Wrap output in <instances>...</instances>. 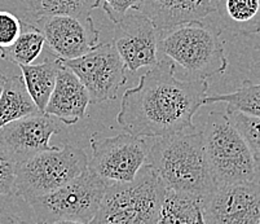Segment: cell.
Segmentation results:
<instances>
[{
    "label": "cell",
    "mask_w": 260,
    "mask_h": 224,
    "mask_svg": "<svg viewBox=\"0 0 260 224\" xmlns=\"http://www.w3.org/2000/svg\"><path fill=\"white\" fill-rule=\"evenodd\" d=\"M175 63L162 58L123 93L117 122L127 134L155 139L194 130L193 117L205 105L207 79L175 75Z\"/></svg>",
    "instance_id": "1"
},
{
    "label": "cell",
    "mask_w": 260,
    "mask_h": 224,
    "mask_svg": "<svg viewBox=\"0 0 260 224\" xmlns=\"http://www.w3.org/2000/svg\"><path fill=\"white\" fill-rule=\"evenodd\" d=\"M146 162L170 190L203 201L216 188L203 150L202 131L196 129L155 138L149 143Z\"/></svg>",
    "instance_id": "2"
},
{
    "label": "cell",
    "mask_w": 260,
    "mask_h": 224,
    "mask_svg": "<svg viewBox=\"0 0 260 224\" xmlns=\"http://www.w3.org/2000/svg\"><path fill=\"white\" fill-rule=\"evenodd\" d=\"M158 49L179 65L186 78L207 79L228 68L221 29L201 20L181 23L159 34Z\"/></svg>",
    "instance_id": "3"
},
{
    "label": "cell",
    "mask_w": 260,
    "mask_h": 224,
    "mask_svg": "<svg viewBox=\"0 0 260 224\" xmlns=\"http://www.w3.org/2000/svg\"><path fill=\"white\" fill-rule=\"evenodd\" d=\"M166 192L155 170L145 164L134 180L108 183L91 224H158Z\"/></svg>",
    "instance_id": "4"
},
{
    "label": "cell",
    "mask_w": 260,
    "mask_h": 224,
    "mask_svg": "<svg viewBox=\"0 0 260 224\" xmlns=\"http://www.w3.org/2000/svg\"><path fill=\"white\" fill-rule=\"evenodd\" d=\"M203 150L215 187L255 179L257 171L249 147L228 114L211 110L202 130Z\"/></svg>",
    "instance_id": "5"
},
{
    "label": "cell",
    "mask_w": 260,
    "mask_h": 224,
    "mask_svg": "<svg viewBox=\"0 0 260 224\" xmlns=\"http://www.w3.org/2000/svg\"><path fill=\"white\" fill-rule=\"evenodd\" d=\"M87 169L86 152L70 144L42 152L16 166L15 195L26 202L39 199L69 183Z\"/></svg>",
    "instance_id": "6"
},
{
    "label": "cell",
    "mask_w": 260,
    "mask_h": 224,
    "mask_svg": "<svg viewBox=\"0 0 260 224\" xmlns=\"http://www.w3.org/2000/svg\"><path fill=\"white\" fill-rule=\"evenodd\" d=\"M106 185L108 183L88 167L61 188L27 204L40 223L74 220L91 224L103 201Z\"/></svg>",
    "instance_id": "7"
},
{
    "label": "cell",
    "mask_w": 260,
    "mask_h": 224,
    "mask_svg": "<svg viewBox=\"0 0 260 224\" xmlns=\"http://www.w3.org/2000/svg\"><path fill=\"white\" fill-rule=\"evenodd\" d=\"M92 158L88 167L106 183H127L134 180L146 164L149 143L144 138L118 134L104 136L93 133L89 139Z\"/></svg>",
    "instance_id": "8"
},
{
    "label": "cell",
    "mask_w": 260,
    "mask_h": 224,
    "mask_svg": "<svg viewBox=\"0 0 260 224\" xmlns=\"http://www.w3.org/2000/svg\"><path fill=\"white\" fill-rule=\"evenodd\" d=\"M61 61L86 87L91 104L115 100L127 81L126 67L113 42L100 43L82 57Z\"/></svg>",
    "instance_id": "9"
},
{
    "label": "cell",
    "mask_w": 260,
    "mask_h": 224,
    "mask_svg": "<svg viewBox=\"0 0 260 224\" xmlns=\"http://www.w3.org/2000/svg\"><path fill=\"white\" fill-rule=\"evenodd\" d=\"M206 224H257L260 220V176L215 188L203 200Z\"/></svg>",
    "instance_id": "10"
},
{
    "label": "cell",
    "mask_w": 260,
    "mask_h": 224,
    "mask_svg": "<svg viewBox=\"0 0 260 224\" xmlns=\"http://www.w3.org/2000/svg\"><path fill=\"white\" fill-rule=\"evenodd\" d=\"M159 34L152 20L140 11L128 12L115 23L113 44L126 69L136 73L157 65L159 61Z\"/></svg>",
    "instance_id": "11"
},
{
    "label": "cell",
    "mask_w": 260,
    "mask_h": 224,
    "mask_svg": "<svg viewBox=\"0 0 260 224\" xmlns=\"http://www.w3.org/2000/svg\"><path fill=\"white\" fill-rule=\"evenodd\" d=\"M46 43L61 60H74L87 55L100 44V31L91 16H48L38 20Z\"/></svg>",
    "instance_id": "12"
},
{
    "label": "cell",
    "mask_w": 260,
    "mask_h": 224,
    "mask_svg": "<svg viewBox=\"0 0 260 224\" xmlns=\"http://www.w3.org/2000/svg\"><path fill=\"white\" fill-rule=\"evenodd\" d=\"M60 133L57 118L39 112L2 127L0 141L18 165L42 152L58 149L51 144V138Z\"/></svg>",
    "instance_id": "13"
},
{
    "label": "cell",
    "mask_w": 260,
    "mask_h": 224,
    "mask_svg": "<svg viewBox=\"0 0 260 224\" xmlns=\"http://www.w3.org/2000/svg\"><path fill=\"white\" fill-rule=\"evenodd\" d=\"M89 104L86 87L80 83L77 75L62 63L44 113L57 118L66 126H72L86 117Z\"/></svg>",
    "instance_id": "14"
},
{
    "label": "cell",
    "mask_w": 260,
    "mask_h": 224,
    "mask_svg": "<svg viewBox=\"0 0 260 224\" xmlns=\"http://www.w3.org/2000/svg\"><path fill=\"white\" fill-rule=\"evenodd\" d=\"M140 12L152 20L158 31H166L214 13L212 0H143Z\"/></svg>",
    "instance_id": "15"
},
{
    "label": "cell",
    "mask_w": 260,
    "mask_h": 224,
    "mask_svg": "<svg viewBox=\"0 0 260 224\" xmlns=\"http://www.w3.org/2000/svg\"><path fill=\"white\" fill-rule=\"evenodd\" d=\"M220 29L241 35L260 33V0H212Z\"/></svg>",
    "instance_id": "16"
},
{
    "label": "cell",
    "mask_w": 260,
    "mask_h": 224,
    "mask_svg": "<svg viewBox=\"0 0 260 224\" xmlns=\"http://www.w3.org/2000/svg\"><path fill=\"white\" fill-rule=\"evenodd\" d=\"M61 65H62L61 58L53 55L51 57H46L43 62L38 65L31 63V65L20 67L21 77L25 82L27 92L40 113H44L48 104Z\"/></svg>",
    "instance_id": "17"
},
{
    "label": "cell",
    "mask_w": 260,
    "mask_h": 224,
    "mask_svg": "<svg viewBox=\"0 0 260 224\" xmlns=\"http://www.w3.org/2000/svg\"><path fill=\"white\" fill-rule=\"evenodd\" d=\"M39 113L22 77L6 78L0 92V129L13 121Z\"/></svg>",
    "instance_id": "18"
},
{
    "label": "cell",
    "mask_w": 260,
    "mask_h": 224,
    "mask_svg": "<svg viewBox=\"0 0 260 224\" xmlns=\"http://www.w3.org/2000/svg\"><path fill=\"white\" fill-rule=\"evenodd\" d=\"M158 224H206L203 201L194 196L167 189L160 205Z\"/></svg>",
    "instance_id": "19"
},
{
    "label": "cell",
    "mask_w": 260,
    "mask_h": 224,
    "mask_svg": "<svg viewBox=\"0 0 260 224\" xmlns=\"http://www.w3.org/2000/svg\"><path fill=\"white\" fill-rule=\"evenodd\" d=\"M44 35L42 34L38 26L22 21L21 22V33L17 41L9 48L0 51V57L21 65H31L43 51Z\"/></svg>",
    "instance_id": "20"
},
{
    "label": "cell",
    "mask_w": 260,
    "mask_h": 224,
    "mask_svg": "<svg viewBox=\"0 0 260 224\" xmlns=\"http://www.w3.org/2000/svg\"><path fill=\"white\" fill-rule=\"evenodd\" d=\"M101 0H26L30 15L37 20L48 16L88 17Z\"/></svg>",
    "instance_id": "21"
},
{
    "label": "cell",
    "mask_w": 260,
    "mask_h": 224,
    "mask_svg": "<svg viewBox=\"0 0 260 224\" xmlns=\"http://www.w3.org/2000/svg\"><path fill=\"white\" fill-rule=\"evenodd\" d=\"M216 103H224L229 109L260 118V83L255 84L246 79L235 92L207 95L205 98V105Z\"/></svg>",
    "instance_id": "22"
},
{
    "label": "cell",
    "mask_w": 260,
    "mask_h": 224,
    "mask_svg": "<svg viewBox=\"0 0 260 224\" xmlns=\"http://www.w3.org/2000/svg\"><path fill=\"white\" fill-rule=\"evenodd\" d=\"M225 113L247 144L254 159L255 169L260 174V118L229 108H226Z\"/></svg>",
    "instance_id": "23"
},
{
    "label": "cell",
    "mask_w": 260,
    "mask_h": 224,
    "mask_svg": "<svg viewBox=\"0 0 260 224\" xmlns=\"http://www.w3.org/2000/svg\"><path fill=\"white\" fill-rule=\"evenodd\" d=\"M16 161L0 141V196L15 195Z\"/></svg>",
    "instance_id": "24"
},
{
    "label": "cell",
    "mask_w": 260,
    "mask_h": 224,
    "mask_svg": "<svg viewBox=\"0 0 260 224\" xmlns=\"http://www.w3.org/2000/svg\"><path fill=\"white\" fill-rule=\"evenodd\" d=\"M21 22L18 17L11 12L0 11V51L9 48L17 41L21 33Z\"/></svg>",
    "instance_id": "25"
},
{
    "label": "cell",
    "mask_w": 260,
    "mask_h": 224,
    "mask_svg": "<svg viewBox=\"0 0 260 224\" xmlns=\"http://www.w3.org/2000/svg\"><path fill=\"white\" fill-rule=\"evenodd\" d=\"M143 0H101L106 17L113 23H118L131 11H140Z\"/></svg>",
    "instance_id": "26"
},
{
    "label": "cell",
    "mask_w": 260,
    "mask_h": 224,
    "mask_svg": "<svg viewBox=\"0 0 260 224\" xmlns=\"http://www.w3.org/2000/svg\"><path fill=\"white\" fill-rule=\"evenodd\" d=\"M0 224H25L17 215L7 209L0 210Z\"/></svg>",
    "instance_id": "27"
},
{
    "label": "cell",
    "mask_w": 260,
    "mask_h": 224,
    "mask_svg": "<svg viewBox=\"0 0 260 224\" xmlns=\"http://www.w3.org/2000/svg\"><path fill=\"white\" fill-rule=\"evenodd\" d=\"M51 224H86V223H82V221H74V220H57V221H53Z\"/></svg>",
    "instance_id": "28"
},
{
    "label": "cell",
    "mask_w": 260,
    "mask_h": 224,
    "mask_svg": "<svg viewBox=\"0 0 260 224\" xmlns=\"http://www.w3.org/2000/svg\"><path fill=\"white\" fill-rule=\"evenodd\" d=\"M6 78H7L6 75L0 72V92H2V88H3V84H4V81H6Z\"/></svg>",
    "instance_id": "29"
},
{
    "label": "cell",
    "mask_w": 260,
    "mask_h": 224,
    "mask_svg": "<svg viewBox=\"0 0 260 224\" xmlns=\"http://www.w3.org/2000/svg\"><path fill=\"white\" fill-rule=\"evenodd\" d=\"M35 224H46V223H40V221H37V223Z\"/></svg>",
    "instance_id": "30"
},
{
    "label": "cell",
    "mask_w": 260,
    "mask_h": 224,
    "mask_svg": "<svg viewBox=\"0 0 260 224\" xmlns=\"http://www.w3.org/2000/svg\"><path fill=\"white\" fill-rule=\"evenodd\" d=\"M257 224H260V220H259V221H257Z\"/></svg>",
    "instance_id": "31"
},
{
    "label": "cell",
    "mask_w": 260,
    "mask_h": 224,
    "mask_svg": "<svg viewBox=\"0 0 260 224\" xmlns=\"http://www.w3.org/2000/svg\"><path fill=\"white\" fill-rule=\"evenodd\" d=\"M257 174H259V173H257ZM259 176H260V174H259Z\"/></svg>",
    "instance_id": "32"
}]
</instances>
